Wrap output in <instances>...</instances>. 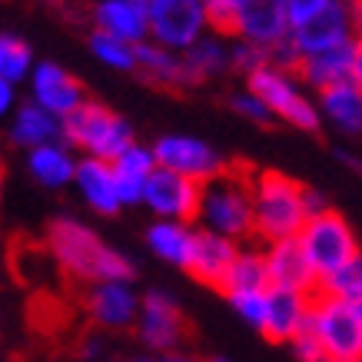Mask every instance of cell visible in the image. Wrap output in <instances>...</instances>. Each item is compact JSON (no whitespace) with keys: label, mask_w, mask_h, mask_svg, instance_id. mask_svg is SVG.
I'll use <instances>...</instances> for the list:
<instances>
[{"label":"cell","mask_w":362,"mask_h":362,"mask_svg":"<svg viewBox=\"0 0 362 362\" xmlns=\"http://www.w3.org/2000/svg\"><path fill=\"white\" fill-rule=\"evenodd\" d=\"M47 252L54 266L74 283H107V279H133V263L110 243H103L93 226L77 216H57L47 226Z\"/></svg>","instance_id":"obj_1"},{"label":"cell","mask_w":362,"mask_h":362,"mask_svg":"<svg viewBox=\"0 0 362 362\" xmlns=\"http://www.w3.org/2000/svg\"><path fill=\"white\" fill-rule=\"evenodd\" d=\"M252 193V240L276 243V240H296L306 213V187L279 170H259L250 173Z\"/></svg>","instance_id":"obj_2"},{"label":"cell","mask_w":362,"mask_h":362,"mask_svg":"<svg viewBox=\"0 0 362 362\" xmlns=\"http://www.w3.org/2000/svg\"><path fill=\"white\" fill-rule=\"evenodd\" d=\"M197 230L220 233V236L236 240V243L252 240L250 173L226 166L220 176H213V180H206V183L199 187Z\"/></svg>","instance_id":"obj_3"},{"label":"cell","mask_w":362,"mask_h":362,"mask_svg":"<svg viewBox=\"0 0 362 362\" xmlns=\"http://www.w3.org/2000/svg\"><path fill=\"white\" fill-rule=\"evenodd\" d=\"M64 143L77 156H93V160L113 163L130 143H136V136H133L127 117L110 110L107 103L87 97L70 117H64Z\"/></svg>","instance_id":"obj_4"},{"label":"cell","mask_w":362,"mask_h":362,"mask_svg":"<svg viewBox=\"0 0 362 362\" xmlns=\"http://www.w3.org/2000/svg\"><path fill=\"white\" fill-rule=\"evenodd\" d=\"M246 90L263 100L269 117L279 123H289V127L306 133H316L319 123H322L313 97L303 90V80L296 77V70L263 64L259 70H252L246 77Z\"/></svg>","instance_id":"obj_5"},{"label":"cell","mask_w":362,"mask_h":362,"mask_svg":"<svg viewBox=\"0 0 362 362\" xmlns=\"http://www.w3.org/2000/svg\"><path fill=\"white\" fill-rule=\"evenodd\" d=\"M306 326L322 346L326 362H362V319L349 299L313 293Z\"/></svg>","instance_id":"obj_6"},{"label":"cell","mask_w":362,"mask_h":362,"mask_svg":"<svg viewBox=\"0 0 362 362\" xmlns=\"http://www.w3.org/2000/svg\"><path fill=\"white\" fill-rule=\"evenodd\" d=\"M299 246L306 252L309 266L316 279H329L332 273H339L342 266L349 263L352 256L362 250L359 240H356V230L349 226V220L342 216L339 209H322L316 216H309L299 230Z\"/></svg>","instance_id":"obj_7"},{"label":"cell","mask_w":362,"mask_h":362,"mask_svg":"<svg viewBox=\"0 0 362 362\" xmlns=\"http://www.w3.org/2000/svg\"><path fill=\"white\" fill-rule=\"evenodd\" d=\"M150 40L183 54L209 33L206 0H153L150 7Z\"/></svg>","instance_id":"obj_8"},{"label":"cell","mask_w":362,"mask_h":362,"mask_svg":"<svg viewBox=\"0 0 362 362\" xmlns=\"http://www.w3.org/2000/svg\"><path fill=\"white\" fill-rule=\"evenodd\" d=\"M133 329L146 349L170 356V352H180V346L187 339V316H183L173 293L150 289L140 296V316H136Z\"/></svg>","instance_id":"obj_9"},{"label":"cell","mask_w":362,"mask_h":362,"mask_svg":"<svg viewBox=\"0 0 362 362\" xmlns=\"http://www.w3.org/2000/svg\"><path fill=\"white\" fill-rule=\"evenodd\" d=\"M150 150L156 156V166L173 170V173L197 180V183H206L226 170V160L220 156V150L199 136H189V133H163L153 140Z\"/></svg>","instance_id":"obj_10"},{"label":"cell","mask_w":362,"mask_h":362,"mask_svg":"<svg viewBox=\"0 0 362 362\" xmlns=\"http://www.w3.org/2000/svg\"><path fill=\"white\" fill-rule=\"evenodd\" d=\"M27 100L54 113L57 120H64L87 100V87L77 74H70L57 60H37L27 77Z\"/></svg>","instance_id":"obj_11"},{"label":"cell","mask_w":362,"mask_h":362,"mask_svg":"<svg viewBox=\"0 0 362 362\" xmlns=\"http://www.w3.org/2000/svg\"><path fill=\"white\" fill-rule=\"evenodd\" d=\"M199 187L197 180L173 173L156 166L146 187H143L140 206L153 213V220H180V223H197V206H199Z\"/></svg>","instance_id":"obj_12"},{"label":"cell","mask_w":362,"mask_h":362,"mask_svg":"<svg viewBox=\"0 0 362 362\" xmlns=\"http://www.w3.org/2000/svg\"><path fill=\"white\" fill-rule=\"evenodd\" d=\"M83 309L93 326L107 332H123L136 326L140 316V293L133 279H107V283H93L83 296Z\"/></svg>","instance_id":"obj_13"},{"label":"cell","mask_w":362,"mask_h":362,"mask_svg":"<svg viewBox=\"0 0 362 362\" xmlns=\"http://www.w3.org/2000/svg\"><path fill=\"white\" fill-rule=\"evenodd\" d=\"M263 259H266V276H269V289H289V293H303V296L319 293V279L313 273L299 240L266 243Z\"/></svg>","instance_id":"obj_14"},{"label":"cell","mask_w":362,"mask_h":362,"mask_svg":"<svg viewBox=\"0 0 362 362\" xmlns=\"http://www.w3.org/2000/svg\"><path fill=\"white\" fill-rule=\"evenodd\" d=\"M352 37H356V17H352L349 0H336L319 17H313V21L299 23V27L289 30V40L296 44V50L303 57L329 50V47H339V44H349Z\"/></svg>","instance_id":"obj_15"},{"label":"cell","mask_w":362,"mask_h":362,"mask_svg":"<svg viewBox=\"0 0 362 362\" xmlns=\"http://www.w3.org/2000/svg\"><path fill=\"white\" fill-rule=\"evenodd\" d=\"M230 37L263 47V50L286 40L289 37V21H286L283 0H243L236 7V17H233Z\"/></svg>","instance_id":"obj_16"},{"label":"cell","mask_w":362,"mask_h":362,"mask_svg":"<svg viewBox=\"0 0 362 362\" xmlns=\"http://www.w3.org/2000/svg\"><path fill=\"white\" fill-rule=\"evenodd\" d=\"M90 21H93V30L120 37L133 47L150 40V13L143 0H93Z\"/></svg>","instance_id":"obj_17"},{"label":"cell","mask_w":362,"mask_h":362,"mask_svg":"<svg viewBox=\"0 0 362 362\" xmlns=\"http://www.w3.org/2000/svg\"><path fill=\"white\" fill-rule=\"evenodd\" d=\"M74 189L80 193L83 206L93 209L97 216H117L123 209L120 189H117V176L107 160H93V156H80L77 173H74Z\"/></svg>","instance_id":"obj_18"},{"label":"cell","mask_w":362,"mask_h":362,"mask_svg":"<svg viewBox=\"0 0 362 362\" xmlns=\"http://www.w3.org/2000/svg\"><path fill=\"white\" fill-rule=\"evenodd\" d=\"M243 243L226 240L220 233H209V230H197V243H193V256H189L187 273L203 286H213L220 289L226 273H230L233 259L240 252Z\"/></svg>","instance_id":"obj_19"},{"label":"cell","mask_w":362,"mask_h":362,"mask_svg":"<svg viewBox=\"0 0 362 362\" xmlns=\"http://www.w3.org/2000/svg\"><path fill=\"white\" fill-rule=\"evenodd\" d=\"M309 299L303 293H289V289H269L266 293V316H263V336L269 342H286L293 339L309 319Z\"/></svg>","instance_id":"obj_20"},{"label":"cell","mask_w":362,"mask_h":362,"mask_svg":"<svg viewBox=\"0 0 362 362\" xmlns=\"http://www.w3.org/2000/svg\"><path fill=\"white\" fill-rule=\"evenodd\" d=\"M7 136H11L13 146H21L27 153V150H37L44 143L64 140V120H57L54 113H47L44 107L23 100V103H17V110L7 117Z\"/></svg>","instance_id":"obj_21"},{"label":"cell","mask_w":362,"mask_h":362,"mask_svg":"<svg viewBox=\"0 0 362 362\" xmlns=\"http://www.w3.org/2000/svg\"><path fill=\"white\" fill-rule=\"evenodd\" d=\"M316 110H319V120L329 123L336 133L349 136V140L362 136V87L356 80L322 90Z\"/></svg>","instance_id":"obj_22"},{"label":"cell","mask_w":362,"mask_h":362,"mask_svg":"<svg viewBox=\"0 0 362 362\" xmlns=\"http://www.w3.org/2000/svg\"><path fill=\"white\" fill-rule=\"evenodd\" d=\"M296 77L313 87L316 93L329 87H339V83H349L352 80V40L339 47H329V50H319V54H306L296 66Z\"/></svg>","instance_id":"obj_23"},{"label":"cell","mask_w":362,"mask_h":362,"mask_svg":"<svg viewBox=\"0 0 362 362\" xmlns=\"http://www.w3.org/2000/svg\"><path fill=\"white\" fill-rule=\"evenodd\" d=\"M77 160L80 156L64 140H54L37 146V150H27V173L33 176V183H40L44 189H64L74 187Z\"/></svg>","instance_id":"obj_24"},{"label":"cell","mask_w":362,"mask_h":362,"mask_svg":"<svg viewBox=\"0 0 362 362\" xmlns=\"http://www.w3.org/2000/svg\"><path fill=\"white\" fill-rule=\"evenodd\" d=\"M193 243H197V223H180V220H153L146 226V246L160 263L187 269L189 256H193Z\"/></svg>","instance_id":"obj_25"},{"label":"cell","mask_w":362,"mask_h":362,"mask_svg":"<svg viewBox=\"0 0 362 362\" xmlns=\"http://www.w3.org/2000/svg\"><path fill=\"white\" fill-rule=\"evenodd\" d=\"M136 74H140L146 83L163 90H183L193 87L187 77V64H183V54L176 50H166V47L153 44V40H143L136 47Z\"/></svg>","instance_id":"obj_26"},{"label":"cell","mask_w":362,"mask_h":362,"mask_svg":"<svg viewBox=\"0 0 362 362\" xmlns=\"http://www.w3.org/2000/svg\"><path fill=\"white\" fill-rule=\"evenodd\" d=\"M110 166H113V176H117V189H120L123 206H140L143 187H146L150 173L156 170L153 150L143 146V143H130Z\"/></svg>","instance_id":"obj_27"},{"label":"cell","mask_w":362,"mask_h":362,"mask_svg":"<svg viewBox=\"0 0 362 362\" xmlns=\"http://www.w3.org/2000/svg\"><path fill=\"white\" fill-rule=\"evenodd\" d=\"M183 64H187L189 83H206V80L223 77L230 70V44H226V37L209 30L189 50H183Z\"/></svg>","instance_id":"obj_28"},{"label":"cell","mask_w":362,"mask_h":362,"mask_svg":"<svg viewBox=\"0 0 362 362\" xmlns=\"http://www.w3.org/2000/svg\"><path fill=\"white\" fill-rule=\"evenodd\" d=\"M250 289H269V276H266V259L259 246H240L236 259H233L230 273L223 279L220 293H250Z\"/></svg>","instance_id":"obj_29"},{"label":"cell","mask_w":362,"mask_h":362,"mask_svg":"<svg viewBox=\"0 0 362 362\" xmlns=\"http://www.w3.org/2000/svg\"><path fill=\"white\" fill-rule=\"evenodd\" d=\"M87 47L93 60L103 64L107 70H117V74H136V47L120 40V37H110L103 30H90Z\"/></svg>","instance_id":"obj_30"},{"label":"cell","mask_w":362,"mask_h":362,"mask_svg":"<svg viewBox=\"0 0 362 362\" xmlns=\"http://www.w3.org/2000/svg\"><path fill=\"white\" fill-rule=\"evenodd\" d=\"M33 64H37V57H33V47L23 40V37H17V33H0V77L11 80L13 87H21V83H27V77H30Z\"/></svg>","instance_id":"obj_31"},{"label":"cell","mask_w":362,"mask_h":362,"mask_svg":"<svg viewBox=\"0 0 362 362\" xmlns=\"http://www.w3.org/2000/svg\"><path fill=\"white\" fill-rule=\"evenodd\" d=\"M319 293H329L339 299H356L362 293V250L342 266L339 273H332L329 279L319 283Z\"/></svg>","instance_id":"obj_32"},{"label":"cell","mask_w":362,"mask_h":362,"mask_svg":"<svg viewBox=\"0 0 362 362\" xmlns=\"http://www.w3.org/2000/svg\"><path fill=\"white\" fill-rule=\"evenodd\" d=\"M266 293L269 289H250V293H226V303L233 306V313L252 326V329L259 332L263 329V316H266Z\"/></svg>","instance_id":"obj_33"},{"label":"cell","mask_w":362,"mask_h":362,"mask_svg":"<svg viewBox=\"0 0 362 362\" xmlns=\"http://www.w3.org/2000/svg\"><path fill=\"white\" fill-rule=\"evenodd\" d=\"M263 64H269L266 60V50L256 44H246V40H236V44H230V70H240L243 77H250L252 70H259Z\"/></svg>","instance_id":"obj_34"},{"label":"cell","mask_w":362,"mask_h":362,"mask_svg":"<svg viewBox=\"0 0 362 362\" xmlns=\"http://www.w3.org/2000/svg\"><path fill=\"white\" fill-rule=\"evenodd\" d=\"M336 0H283V11H286V21H289V30L293 27H299V23L313 21V17H319V13L326 11V7H332Z\"/></svg>","instance_id":"obj_35"},{"label":"cell","mask_w":362,"mask_h":362,"mask_svg":"<svg viewBox=\"0 0 362 362\" xmlns=\"http://www.w3.org/2000/svg\"><path fill=\"white\" fill-rule=\"evenodd\" d=\"M230 107L240 113L243 120H250V123H273L269 110H266V103L256 97V93H250V90H243V93H233V97H230Z\"/></svg>","instance_id":"obj_36"},{"label":"cell","mask_w":362,"mask_h":362,"mask_svg":"<svg viewBox=\"0 0 362 362\" xmlns=\"http://www.w3.org/2000/svg\"><path fill=\"white\" fill-rule=\"evenodd\" d=\"M286 346H289V352H293V359H296V362H326L322 346H319V339L313 336V329H309V326H303V329L286 342Z\"/></svg>","instance_id":"obj_37"},{"label":"cell","mask_w":362,"mask_h":362,"mask_svg":"<svg viewBox=\"0 0 362 362\" xmlns=\"http://www.w3.org/2000/svg\"><path fill=\"white\" fill-rule=\"evenodd\" d=\"M17 103H21V93L13 87L11 80L0 77V120H7L13 110H17Z\"/></svg>","instance_id":"obj_38"},{"label":"cell","mask_w":362,"mask_h":362,"mask_svg":"<svg viewBox=\"0 0 362 362\" xmlns=\"http://www.w3.org/2000/svg\"><path fill=\"white\" fill-rule=\"evenodd\" d=\"M352 80L362 87V30H356L352 37Z\"/></svg>","instance_id":"obj_39"},{"label":"cell","mask_w":362,"mask_h":362,"mask_svg":"<svg viewBox=\"0 0 362 362\" xmlns=\"http://www.w3.org/2000/svg\"><path fill=\"white\" fill-rule=\"evenodd\" d=\"M322 209H329V203H326V197H322L319 189L306 187V213H309V216H316V213H322Z\"/></svg>","instance_id":"obj_40"},{"label":"cell","mask_w":362,"mask_h":362,"mask_svg":"<svg viewBox=\"0 0 362 362\" xmlns=\"http://www.w3.org/2000/svg\"><path fill=\"white\" fill-rule=\"evenodd\" d=\"M156 362H203L197 356H187V352H170V356H160Z\"/></svg>","instance_id":"obj_41"},{"label":"cell","mask_w":362,"mask_h":362,"mask_svg":"<svg viewBox=\"0 0 362 362\" xmlns=\"http://www.w3.org/2000/svg\"><path fill=\"white\" fill-rule=\"evenodd\" d=\"M100 352H103L100 339H87V342H83V356H87V359H97Z\"/></svg>","instance_id":"obj_42"},{"label":"cell","mask_w":362,"mask_h":362,"mask_svg":"<svg viewBox=\"0 0 362 362\" xmlns=\"http://www.w3.org/2000/svg\"><path fill=\"white\" fill-rule=\"evenodd\" d=\"M352 17H356V30H362V0H349Z\"/></svg>","instance_id":"obj_43"},{"label":"cell","mask_w":362,"mask_h":362,"mask_svg":"<svg viewBox=\"0 0 362 362\" xmlns=\"http://www.w3.org/2000/svg\"><path fill=\"white\" fill-rule=\"evenodd\" d=\"M349 303H352V309H356V316L362 319V293H359V296H356V299H349Z\"/></svg>","instance_id":"obj_44"},{"label":"cell","mask_w":362,"mask_h":362,"mask_svg":"<svg viewBox=\"0 0 362 362\" xmlns=\"http://www.w3.org/2000/svg\"><path fill=\"white\" fill-rule=\"evenodd\" d=\"M4 180H7V173H4V153H0V193H4Z\"/></svg>","instance_id":"obj_45"},{"label":"cell","mask_w":362,"mask_h":362,"mask_svg":"<svg viewBox=\"0 0 362 362\" xmlns=\"http://www.w3.org/2000/svg\"><path fill=\"white\" fill-rule=\"evenodd\" d=\"M206 362H230L226 356H213V359H206Z\"/></svg>","instance_id":"obj_46"},{"label":"cell","mask_w":362,"mask_h":362,"mask_svg":"<svg viewBox=\"0 0 362 362\" xmlns=\"http://www.w3.org/2000/svg\"><path fill=\"white\" fill-rule=\"evenodd\" d=\"M130 362H156V359H130Z\"/></svg>","instance_id":"obj_47"},{"label":"cell","mask_w":362,"mask_h":362,"mask_svg":"<svg viewBox=\"0 0 362 362\" xmlns=\"http://www.w3.org/2000/svg\"><path fill=\"white\" fill-rule=\"evenodd\" d=\"M143 4H146V7H150V4H153V0H143Z\"/></svg>","instance_id":"obj_48"}]
</instances>
